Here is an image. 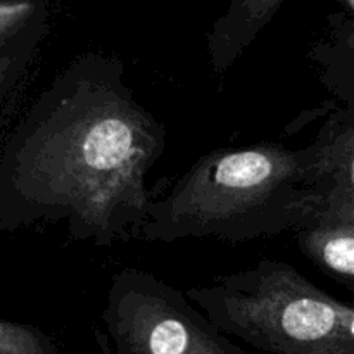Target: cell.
I'll return each instance as SVG.
<instances>
[{"label":"cell","instance_id":"7c38bea8","mask_svg":"<svg viewBox=\"0 0 354 354\" xmlns=\"http://www.w3.org/2000/svg\"><path fill=\"white\" fill-rule=\"evenodd\" d=\"M346 2H348V3H349V6H351V7H353V9H354V0H346Z\"/></svg>","mask_w":354,"mask_h":354},{"label":"cell","instance_id":"8992f818","mask_svg":"<svg viewBox=\"0 0 354 354\" xmlns=\"http://www.w3.org/2000/svg\"><path fill=\"white\" fill-rule=\"evenodd\" d=\"M297 242L325 272L354 282V223H311L297 230Z\"/></svg>","mask_w":354,"mask_h":354},{"label":"cell","instance_id":"52a82bcc","mask_svg":"<svg viewBox=\"0 0 354 354\" xmlns=\"http://www.w3.org/2000/svg\"><path fill=\"white\" fill-rule=\"evenodd\" d=\"M313 147L322 190L320 206L354 197V130L330 133Z\"/></svg>","mask_w":354,"mask_h":354},{"label":"cell","instance_id":"30bf717a","mask_svg":"<svg viewBox=\"0 0 354 354\" xmlns=\"http://www.w3.org/2000/svg\"><path fill=\"white\" fill-rule=\"evenodd\" d=\"M313 223H354V197L320 206Z\"/></svg>","mask_w":354,"mask_h":354},{"label":"cell","instance_id":"7a4b0ae2","mask_svg":"<svg viewBox=\"0 0 354 354\" xmlns=\"http://www.w3.org/2000/svg\"><path fill=\"white\" fill-rule=\"evenodd\" d=\"M320 201L315 147L261 142L218 149L151 201L138 241L241 244L308 227Z\"/></svg>","mask_w":354,"mask_h":354},{"label":"cell","instance_id":"ba28073f","mask_svg":"<svg viewBox=\"0 0 354 354\" xmlns=\"http://www.w3.org/2000/svg\"><path fill=\"white\" fill-rule=\"evenodd\" d=\"M54 339L33 325L0 320V354H57Z\"/></svg>","mask_w":354,"mask_h":354},{"label":"cell","instance_id":"6da1fadb","mask_svg":"<svg viewBox=\"0 0 354 354\" xmlns=\"http://www.w3.org/2000/svg\"><path fill=\"white\" fill-rule=\"evenodd\" d=\"M166 149L165 124L137 99L120 59L86 52L33 100L0 158V221L59 227L68 242L138 241L147 176Z\"/></svg>","mask_w":354,"mask_h":354},{"label":"cell","instance_id":"9c48e42d","mask_svg":"<svg viewBox=\"0 0 354 354\" xmlns=\"http://www.w3.org/2000/svg\"><path fill=\"white\" fill-rule=\"evenodd\" d=\"M47 12V0H0V41Z\"/></svg>","mask_w":354,"mask_h":354},{"label":"cell","instance_id":"5b68a950","mask_svg":"<svg viewBox=\"0 0 354 354\" xmlns=\"http://www.w3.org/2000/svg\"><path fill=\"white\" fill-rule=\"evenodd\" d=\"M283 0H228L207 33L206 50L214 73H225L279 12Z\"/></svg>","mask_w":354,"mask_h":354},{"label":"cell","instance_id":"277c9868","mask_svg":"<svg viewBox=\"0 0 354 354\" xmlns=\"http://www.w3.org/2000/svg\"><path fill=\"white\" fill-rule=\"evenodd\" d=\"M102 322L118 354H244L187 294L138 268L114 273Z\"/></svg>","mask_w":354,"mask_h":354},{"label":"cell","instance_id":"8fae6325","mask_svg":"<svg viewBox=\"0 0 354 354\" xmlns=\"http://www.w3.org/2000/svg\"><path fill=\"white\" fill-rule=\"evenodd\" d=\"M337 313H339V317H341L342 327H344V330L348 332L349 337L354 341V310L337 301Z\"/></svg>","mask_w":354,"mask_h":354},{"label":"cell","instance_id":"3957f363","mask_svg":"<svg viewBox=\"0 0 354 354\" xmlns=\"http://www.w3.org/2000/svg\"><path fill=\"white\" fill-rule=\"evenodd\" d=\"M185 294L218 330L258 351L354 354L337 299L287 263L261 259Z\"/></svg>","mask_w":354,"mask_h":354}]
</instances>
